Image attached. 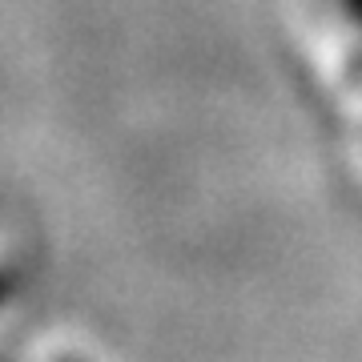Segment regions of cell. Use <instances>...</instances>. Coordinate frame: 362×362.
I'll use <instances>...</instances> for the list:
<instances>
[{
    "label": "cell",
    "instance_id": "6da1fadb",
    "mask_svg": "<svg viewBox=\"0 0 362 362\" xmlns=\"http://www.w3.org/2000/svg\"><path fill=\"white\" fill-rule=\"evenodd\" d=\"M346 13L358 21V28H362V0H346Z\"/></svg>",
    "mask_w": 362,
    "mask_h": 362
}]
</instances>
